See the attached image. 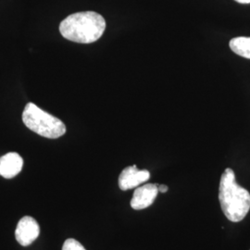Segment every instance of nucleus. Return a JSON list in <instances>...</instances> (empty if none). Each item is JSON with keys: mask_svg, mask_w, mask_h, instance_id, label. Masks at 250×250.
Masks as SVG:
<instances>
[{"mask_svg": "<svg viewBox=\"0 0 250 250\" xmlns=\"http://www.w3.org/2000/svg\"><path fill=\"white\" fill-rule=\"evenodd\" d=\"M40 233V227L36 220L30 216H25L19 221L15 237L20 245L22 247L30 246L37 239Z\"/></svg>", "mask_w": 250, "mask_h": 250, "instance_id": "nucleus-4", "label": "nucleus"}, {"mask_svg": "<svg viewBox=\"0 0 250 250\" xmlns=\"http://www.w3.org/2000/svg\"><path fill=\"white\" fill-rule=\"evenodd\" d=\"M158 194L159 188L156 184H146L136 188L131 200V207L136 210L146 208L154 203Z\"/></svg>", "mask_w": 250, "mask_h": 250, "instance_id": "nucleus-6", "label": "nucleus"}, {"mask_svg": "<svg viewBox=\"0 0 250 250\" xmlns=\"http://www.w3.org/2000/svg\"><path fill=\"white\" fill-rule=\"evenodd\" d=\"M229 46L232 52L250 60V37L240 36L232 38L229 42Z\"/></svg>", "mask_w": 250, "mask_h": 250, "instance_id": "nucleus-8", "label": "nucleus"}, {"mask_svg": "<svg viewBox=\"0 0 250 250\" xmlns=\"http://www.w3.org/2000/svg\"><path fill=\"white\" fill-rule=\"evenodd\" d=\"M106 29V21L95 11L73 13L64 19L60 32L64 38L81 44L98 41Z\"/></svg>", "mask_w": 250, "mask_h": 250, "instance_id": "nucleus-1", "label": "nucleus"}, {"mask_svg": "<svg viewBox=\"0 0 250 250\" xmlns=\"http://www.w3.org/2000/svg\"><path fill=\"white\" fill-rule=\"evenodd\" d=\"M22 121L27 128L45 138L56 139L66 133V126L60 119L45 112L34 103H28L24 107Z\"/></svg>", "mask_w": 250, "mask_h": 250, "instance_id": "nucleus-3", "label": "nucleus"}, {"mask_svg": "<svg viewBox=\"0 0 250 250\" xmlns=\"http://www.w3.org/2000/svg\"><path fill=\"white\" fill-rule=\"evenodd\" d=\"M158 188H159V192H161V193H166L168 191V187L165 185L158 186Z\"/></svg>", "mask_w": 250, "mask_h": 250, "instance_id": "nucleus-10", "label": "nucleus"}, {"mask_svg": "<svg viewBox=\"0 0 250 250\" xmlns=\"http://www.w3.org/2000/svg\"><path fill=\"white\" fill-rule=\"evenodd\" d=\"M240 4H250V0H234Z\"/></svg>", "mask_w": 250, "mask_h": 250, "instance_id": "nucleus-11", "label": "nucleus"}, {"mask_svg": "<svg viewBox=\"0 0 250 250\" xmlns=\"http://www.w3.org/2000/svg\"><path fill=\"white\" fill-rule=\"evenodd\" d=\"M150 178V172L147 170H138L136 165L126 167L119 176V187L126 191L139 187Z\"/></svg>", "mask_w": 250, "mask_h": 250, "instance_id": "nucleus-5", "label": "nucleus"}, {"mask_svg": "<svg viewBox=\"0 0 250 250\" xmlns=\"http://www.w3.org/2000/svg\"><path fill=\"white\" fill-rule=\"evenodd\" d=\"M62 250H86L83 246L75 239H67L63 244Z\"/></svg>", "mask_w": 250, "mask_h": 250, "instance_id": "nucleus-9", "label": "nucleus"}, {"mask_svg": "<svg viewBox=\"0 0 250 250\" xmlns=\"http://www.w3.org/2000/svg\"><path fill=\"white\" fill-rule=\"evenodd\" d=\"M23 160L16 152H9L0 158V176L11 179L22 170Z\"/></svg>", "mask_w": 250, "mask_h": 250, "instance_id": "nucleus-7", "label": "nucleus"}, {"mask_svg": "<svg viewBox=\"0 0 250 250\" xmlns=\"http://www.w3.org/2000/svg\"><path fill=\"white\" fill-rule=\"evenodd\" d=\"M219 200L224 215L232 223L241 222L250 211V192L237 184L234 172L230 168L222 174Z\"/></svg>", "mask_w": 250, "mask_h": 250, "instance_id": "nucleus-2", "label": "nucleus"}]
</instances>
